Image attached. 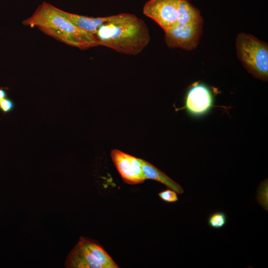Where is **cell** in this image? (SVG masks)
I'll use <instances>...</instances> for the list:
<instances>
[{"instance_id": "cell-1", "label": "cell", "mask_w": 268, "mask_h": 268, "mask_svg": "<svg viewBox=\"0 0 268 268\" xmlns=\"http://www.w3.org/2000/svg\"><path fill=\"white\" fill-rule=\"evenodd\" d=\"M95 35L99 46L129 55L139 54L150 40L144 21L130 13L111 15V19L100 26Z\"/></svg>"}, {"instance_id": "cell-2", "label": "cell", "mask_w": 268, "mask_h": 268, "mask_svg": "<svg viewBox=\"0 0 268 268\" xmlns=\"http://www.w3.org/2000/svg\"><path fill=\"white\" fill-rule=\"evenodd\" d=\"M22 24L36 27L45 34L80 49L99 46L95 35L76 27L60 13L59 8L46 2L40 5Z\"/></svg>"}, {"instance_id": "cell-3", "label": "cell", "mask_w": 268, "mask_h": 268, "mask_svg": "<svg viewBox=\"0 0 268 268\" xmlns=\"http://www.w3.org/2000/svg\"><path fill=\"white\" fill-rule=\"evenodd\" d=\"M143 13L164 31L202 19L199 10L189 0H149L144 5Z\"/></svg>"}, {"instance_id": "cell-4", "label": "cell", "mask_w": 268, "mask_h": 268, "mask_svg": "<svg viewBox=\"0 0 268 268\" xmlns=\"http://www.w3.org/2000/svg\"><path fill=\"white\" fill-rule=\"evenodd\" d=\"M235 46L238 58L246 69L254 77L268 81L267 43L252 35L241 33L236 38Z\"/></svg>"}, {"instance_id": "cell-5", "label": "cell", "mask_w": 268, "mask_h": 268, "mask_svg": "<svg viewBox=\"0 0 268 268\" xmlns=\"http://www.w3.org/2000/svg\"><path fill=\"white\" fill-rule=\"evenodd\" d=\"M100 245L96 241L80 237L67 255L65 266L68 268H104L100 262Z\"/></svg>"}, {"instance_id": "cell-6", "label": "cell", "mask_w": 268, "mask_h": 268, "mask_svg": "<svg viewBox=\"0 0 268 268\" xmlns=\"http://www.w3.org/2000/svg\"><path fill=\"white\" fill-rule=\"evenodd\" d=\"M202 27V18L189 23L177 24L164 31L165 42L171 48L193 50L199 44Z\"/></svg>"}, {"instance_id": "cell-7", "label": "cell", "mask_w": 268, "mask_h": 268, "mask_svg": "<svg viewBox=\"0 0 268 268\" xmlns=\"http://www.w3.org/2000/svg\"><path fill=\"white\" fill-rule=\"evenodd\" d=\"M213 102V96L210 89L205 84L197 82L187 92L185 108L190 115L200 117L210 111Z\"/></svg>"}, {"instance_id": "cell-8", "label": "cell", "mask_w": 268, "mask_h": 268, "mask_svg": "<svg viewBox=\"0 0 268 268\" xmlns=\"http://www.w3.org/2000/svg\"><path fill=\"white\" fill-rule=\"evenodd\" d=\"M111 156L125 183L135 185L141 183L145 180L139 158L117 149L113 150Z\"/></svg>"}, {"instance_id": "cell-9", "label": "cell", "mask_w": 268, "mask_h": 268, "mask_svg": "<svg viewBox=\"0 0 268 268\" xmlns=\"http://www.w3.org/2000/svg\"><path fill=\"white\" fill-rule=\"evenodd\" d=\"M60 13L72 24L81 30L95 34L100 26L108 22L111 16L92 17L65 11L59 9Z\"/></svg>"}, {"instance_id": "cell-10", "label": "cell", "mask_w": 268, "mask_h": 268, "mask_svg": "<svg viewBox=\"0 0 268 268\" xmlns=\"http://www.w3.org/2000/svg\"><path fill=\"white\" fill-rule=\"evenodd\" d=\"M140 160L145 179H151L159 182L179 194L184 192L180 185L156 167L143 159H140Z\"/></svg>"}, {"instance_id": "cell-11", "label": "cell", "mask_w": 268, "mask_h": 268, "mask_svg": "<svg viewBox=\"0 0 268 268\" xmlns=\"http://www.w3.org/2000/svg\"><path fill=\"white\" fill-rule=\"evenodd\" d=\"M227 222V215L223 212L218 211L212 213L208 219V225L214 229L224 227Z\"/></svg>"}, {"instance_id": "cell-12", "label": "cell", "mask_w": 268, "mask_h": 268, "mask_svg": "<svg viewBox=\"0 0 268 268\" xmlns=\"http://www.w3.org/2000/svg\"><path fill=\"white\" fill-rule=\"evenodd\" d=\"M257 200L261 205L268 210V182L267 180L261 183L258 193Z\"/></svg>"}, {"instance_id": "cell-13", "label": "cell", "mask_w": 268, "mask_h": 268, "mask_svg": "<svg viewBox=\"0 0 268 268\" xmlns=\"http://www.w3.org/2000/svg\"><path fill=\"white\" fill-rule=\"evenodd\" d=\"M177 192L172 189H167L158 193L161 199L167 202L172 203L178 201Z\"/></svg>"}, {"instance_id": "cell-14", "label": "cell", "mask_w": 268, "mask_h": 268, "mask_svg": "<svg viewBox=\"0 0 268 268\" xmlns=\"http://www.w3.org/2000/svg\"><path fill=\"white\" fill-rule=\"evenodd\" d=\"M13 101L8 98H6L0 102V110L4 114H7L14 108Z\"/></svg>"}, {"instance_id": "cell-15", "label": "cell", "mask_w": 268, "mask_h": 268, "mask_svg": "<svg viewBox=\"0 0 268 268\" xmlns=\"http://www.w3.org/2000/svg\"><path fill=\"white\" fill-rule=\"evenodd\" d=\"M7 94L6 92V91L5 90V88H4L3 87L0 88V102L4 99L5 98H7Z\"/></svg>"}]
</instances>
